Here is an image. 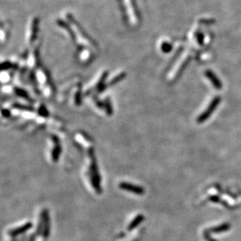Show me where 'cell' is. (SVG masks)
<instances>
[{
  "label": "cell",
  "instance_id": "cell-5",
  "mask_svg": "<svg viewBox=\"0 0 241 241\" xmlns=\"http://www.w3.org/2000/svg\"><path fill=\"white\" fill-rule=\"evenodd\" d=\"M60 147L59 145V143L55 141V147H54V149L52 151V159H53L54 161H57L58 158L60 156Z\"/></svg>",
  "mask_w": 241,
  "mask_h": 241
},
{
  "label": "cell",
  "instance_id": "cell-2",
  "mask_svg": "<svg viewBox=\"0 0 241 241\" xmlns=\"http://www.w3.org/2000/svg\"><path fill=\"white\" fill-rule=\"evenodd\" d=\"M119 187L121 189L124 190H126V191L132 192V193H136L138 195H142L144 192V190L140 186L134 185V184H130V183H125V182L119 184Z\"/></svg>",
  "mask_w": 241,
  "mask_h": 241
},
{
  "label": "cell",
  "instance_id": "cell-4",
  "mask_svg": "<svg viewBox=\"0 0 241 241\" xmlns=\"http://www.w3.org/2000/svg\"><path fill=\"white\" fill-rule=\"evenodd\" d=\"M143 219H144V217L142 216V215H138V216H137L136 218H134V220L131 222V223H130V225L129 226V227H128V230H133V229H134L135 227H137V226L138 225H139V224H140L141 222L143 221Z\"/></svg>",
  "mask_w": 241,
  "mask_h": 241
},
{
  "label": "cell",
  "instance_id": "cell-3",
  "mask_svg": "<svg viewBox=\"0 0 241 241\" xmlns=\"http://www.w3.org/2000/svg\"><path fill=\"white\" fill-rule=\"evenodd\" d=\"M31 227H32V225H31V223L25 224V225H23V226H20V228H17V229H15V230H13V231H12L11 233H10V235L15 236L18 235V234L23 233L26 232L27 230H28Z\"/></svg>",
  "mask_w": 241,
  "mask_h": 241
},
{
  "label": "cell",
  "instance_id": "cell-1",
  "mask_svg": "<svg viewBox=\"0 0 241 241\" xmlns=\"http://www.w3.org/2000/svg\"><path fill=\"white\" fill-rule=\"evenodd\" d=\"M38 25H39V20L37 18H32V20L29 23L27 35H26V41L27 44H31V42L35 40L37 30H38Z\"/></svg>",
  "mask_w": 241,
  "mask_h": 241
}]
</instances>
